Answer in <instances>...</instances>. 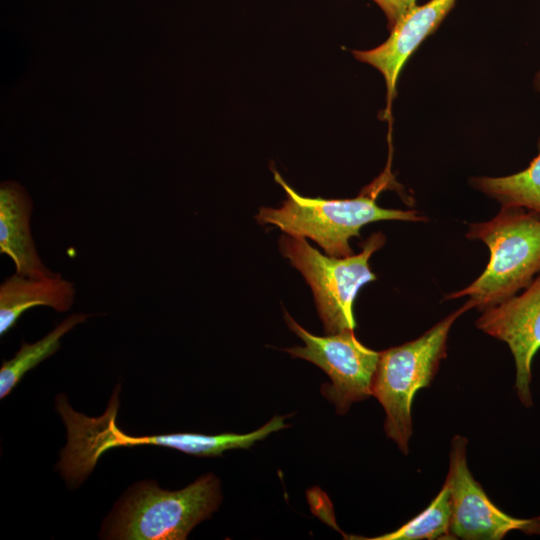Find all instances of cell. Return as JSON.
<instances>
[{"label":"cell","mask_w":540,"mask_h":540,"mask_svg":"<svg viewBox=\"0 0 540 540\" xmlns=\"http://www.w3.org/2000/svg\"><path fill=\"white\" fill-rule=\"evenodd\" d=\"M466 237L484 242L490 259L474 282L446 294L445 300L469 296L474 308L484 311L516 295L540 274V216L501 207L492 219L470 223Z\"/></svg>","instance_id":"cell-1"},{"label":"cell","mask_w":540,"mask_h":540,"mask_svg":"<svg viewBox=\"0 0 540 540\" xmlns=\"http://www.w3.org/2000/svg\"><path fill=\"white\" fill-rule=\"evenodd\" d=\"M221 500L220 481L212 473L177 491L153 481L139 482L115 505L103 535L116 540H183Z\"/></svg>","instance_id":"cell-2"},{"label":"cell","mask_w":540,"mask_h":540,"mask_svg":"<svg viewBox=\"0 0 540 540\" xmlns=\"http://www.w3.org/2000/svg\"><path fill=\"white\" fill-rule=\"evenodd\" d=\"M474 308L468 300L459 309L415 340L379 352L371 394L386 413L384 429L405 455L412 435L411 406L417 391L430 385L447 356V340L453 323Z\"/></svg>","instance_id":"cell-3"},{"label":"cell","mask_w":540,"mask_h":540,"mask_svg":"<svg viewBox=\"0 0 540 540\" xmlns=\"http://www.w3.org/2000/svg\"><path fill=\"white\" fill-rule=\"evenodd\" d=\"M274 177L287 198L279 208H260L256 219L262 224H273L286 234L310 238L333 257L352 255L349 240L358 237L361 227L366 224L380 220H427L414 210L381 208L374 197L367 195L345 200L304 197L278 173L275 172Z\"/></svg>","instance_id":"cell-4"},{"label":"cell","mask_w":540,"mask_h":540,"mask_svg":"<svg viewBox=\"0 0 540 540\" xmlns=\"http://www.w3.org/2000/svg\"><path fill=\"white\" fill-rule=\"evenodd\" d=\"M384 242L382 233H374L365 241L360 253L333 257L321 254L303 237L289 234L281 237L280 250L311 286L328 335L355 328L353 302L359 289L376 279L369 259Z\"/></svg>","instance_id":"cell-5"},{"label":"cell","mask_w":540,"mask_h":540,"mask_svg":"<svg viewBox=\"0 0 540 540\" xmlns=\"http://www.w3.org/2000/svg\"><path fill=\"white\" fill-rule=\"evenodd\" d=\"M285 320L305 344L304 347L288 348L286 351L314 363L327 373L331 385L324 384L322 393L335 404L339 414H345L352 403L372 395L379 352L359 342L353 330L320 337L301 327L287 312Z\"/></svg>","instance_id":"cell-6"},{"label":"cell","mask_w":540,"mask_h":540,"mask_svg":"<svg viewBox=\"0 0 540 540\" xmlns=\"http://www.w3.org/2000/svg\"><path fill=\"white\" fill-rule=\"evenodd\" d=\"M467 439L451 442L445 484L450 495V539L500 540L511 531L540 535V516L516 518L500 510L472 476L466 459Z\"/></svg>","instance_id":"cell-7"},{"label":"cell","mask_w":540,"mask_h":540,"mask_svg":"<svg viewBox=\"0 0 540 540\" xmlns=\"http://www.w3.org/2000/svg\"><path fill=\"white\" fill-rule=\"evenodd\" d=\"M476 326L509 346L516 367L517 396L525 407H531V364L540 349V274L522 293L482 311Z\"/></svg>","instance_id":"cell-8"},{"label":"cell","mask_w":540,"mask_h":540,"mask_svg":"<svg viewBox=\"0 0 540 540\" xmlns=\"http://www.w3.org/2000/svg\"><path fill=\"white\" fill-rule=\"evenodd\" d=\"M457 0H430L416 5L391 30L385 42L370 50L353 51L354 57L376 68L384 77L388 102L395 94L403 65L452 10Z\"/></svg>","instance_id":"cell-9"},{"label":"cell","mask_w":540,"mask_h":540,"mask_svg":"<svg viewBox=\"0 0 540 540\" xmlns=\"http://www.w3.org/2000/svg\"><path fill=\"white\" fill-rule=\"evenodd\" d=\"M32 201L27 191L14 181L0 186V252L15 265L16 273L27 277H47L56 273L40 259L30 230Z\"/></svg>","instance_id":"cell-10"},{"label":"cell","mask_w":540,"mask_h":540,"mask_svg":"<svg viewBox=\"0 0 540 540\" xmlns=\"http://www.w3.org/2000/svg\"><path fill=\"white\" fill-rule=\"evenodd\" d=\"M75 295L74 284L59 273L40 278L13 274L0 285V335H5L24 312L35 306L68 311Z\"/></svg>","instance_id":"cell-11"},{"label":"cell","mask_w":540,"mask_h":540,"mask_svg":"<svg viewBox=\"0 0 540 540\" xmlns=\"http://www.w3.org/2000/svg\"><path fill=\"white\" fill-rule=\"evenodd\" d=\"M534 85L540 92V70L534 77ZM471 184L498 201L501 207L523 208L540 216V140L539 154L526 169L503 177H474Z\"/></svg>","instance_id":"cell-12"},{"label":"cell","mask_w":540,"mask_h":540,"mask_svg":"<svg viewBox=\"0 0 540 540\" xmlns=\"http://www.w3.org/2000/svg\"><path fill=\"white\" fill-rule=\"evenodd\" d=\"M87 318L86 314H72L42 339L31 344L23 342L15 356L3 361L1 365L0 398L4 399L28 371L55 354L60 348L62 337Z\"/></svg>","instance_id":"cell-13"},{"label":"cell","mask_w":540,"mask_h":540,"mask_svg":"<svg viewBox=\"0 0 540 540\" xmlns=\"http://www.w3.org/2000/svg\"><path fill=\"white\" fill-rule=\"evenodd\" d=\"M451 508L448 486L444 483L437 496L417 516L393 532L377 537H350L364 540L450 539Z\"/></svg>","instance_id":"cell-14"},{"label":"cell","mask_w":540,"mask_h":540,"mask_svg":"<svg viewBox=\"0 0 540 540\" xmlns=\"http://www.w3.org/2000/svg\"><path fill=\"white\" fill-rule=\"evenodd\" d=\"M386 16L391 30L416 5L417 0H372Z\"/></svg>","instance_id":"cell-15"}]
</instances>
